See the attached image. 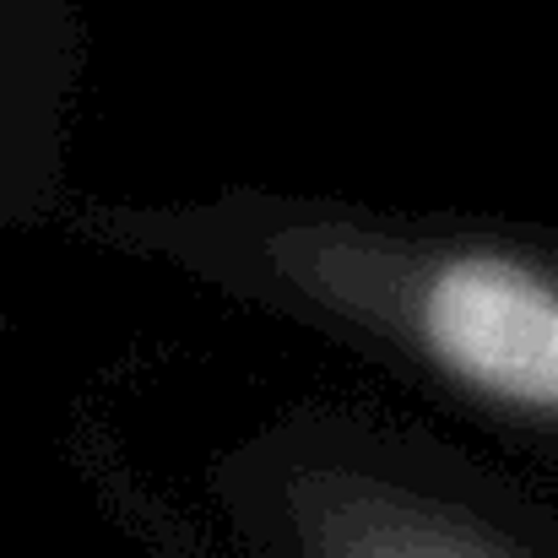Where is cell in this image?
I'll return each instance as SVG.
<instances>
[{"mask_svg":"<svg viewBox=\"0 0 558 558\" xmlns=\"http://www.w3.org/2000/svg\"><path fill=\"white\" fill-rule=\"evenodd\" d=\"M423 337L472 390L558 412V293L543 277L494 255L450 260L423 293Z\"/></svg>","mask_w":558,"mask_h":558,"instance_id":"obj_1","label":"cell"}]
</instances>
